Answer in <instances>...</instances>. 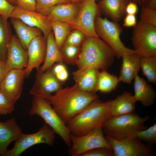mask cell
Here are the masks:
<instances>
[{"label":"cell","mask_w":156,"mask_h":156,"mask_svg":"<svg viewBox=\"0 0 156 156\" xmlns=\"http://www.w3.org/2000/svg\"><path fill=\"white\" fill-rule=\"evenodd\" d=\"M99 96L95 93L83 91L74 85L61 88L46 99L66 124Z\"/></svg>","instance_id":"1"},{"label":"cell","mask_w":156,"mask_h":156,"mask_svg":"<svg viewBox=\"0 0 156 156\" xmlns=\"http://www.w3.org/2000/svg\"><path fill=\"white\" fill-rule=\"evenodd\" d=\"M115 57L111 48L99 37L86 36L75 62L77 69L74 72L79 73L91 68L106 70Z\"/></svg>","instance_id":"2"},{"label":"cell","mask_w":156,"mask_h":156,"mask_svg":"<svg viewBox=\"0 0 156 156\" xmlns=\"http://www.w3.org/2000/svg\"><path fill=\"white\" fill-rule=\"evenodd\" d=\"M111 100L102 102L96 99L66 124L71 134L80 136L103 125L112 116L110 112Z\"/></svg>","instance_id":"3"},{"label":"cell","mask_w":156,"mask_h":156,"mask_svg":"<svg viewBox=\"0 0 156 156\" xmlns=\"http://www.w3.org/2000/svg\"><path fill=\"white\" fill-rule=\"evenodd\" d=\"M149 118L133 112L112 116L103 125L102 129L106 135L118 140L135 137L137 132L147 128L144 124Z\"/></svg>","instance_id":"4"},{"label":"cell","mask_w":156,"mask_h":156,"mask_svg":"<svg viewBox=\"0 0 156 156\" xmlns=\"http://www.w3.org/2000/svg\"><path fill=\"white\" fill-rule=\"evenodd\" d=\"M29 114L40 116L63 140L69 148L71 146V134L66 125L52 107L47 99L34 96Z\"/></svg>","instance_id":"5"},{"label":"cell","mask_w":156,"mask_h":156,"mask_svg":"<svg viewBox=\"0 0 156 156\" xmlns=\"http://www.w3.org/2000/svg\"><path fill=\"white\" fill-rule=\"evenodd\" d=\"M94 25L98 36L111 48L117 58L136 53L134 49L126 47L122 42L120 36L122 29L117 22L110 21L98 16L95 20Z\"/></svg>","instance_id":"6"},{"label":"cell","mask_w":156,"mask_h":156,"mask_svg":"<svg viewBox=\"0 0 156 156\" xmlns=\"http://www.w3.org/2000/svg\"><path fill=\"white\" fill-rule=\"evenodd\" d=\"M131 40L136 53L140 57L156 56V27L138 21Z\"/></svg>","instance_id":"7"},{"label":"cell","mask_w":156,"mask_h":156,"mask_svg":"<svg viewBox=\"0 0 156 156\" xmlns=\"http://www.w3.org/2000/svg\"><path fill=\"white\" fill-rule=\"evenodd\" d=\"M56 134L52 129L45 123L36 132L31 134L22 133L15 141L14 146L7 150L3 156H20L26 150L38 144L44 143L52 146Z\"/></svg>","instance_id":"8"},{"label":"cell","mask_w":156,"mask_h":156,"mask_svg":"<svg viewBox=\"0 0 156 156\" xmlns=\"http://www.w3.org/2000/svg\"><path fill=\"white\" fill-rule=\"evenodd\" d=\"M71 146L69 154L71 156H81L91 150L101 148L112 149L104 135L102 126H98L80 136L71 134Z\"/></svg>","instance_id":"9"},{"label":"cell","mask_w":156,"mask_h":156,"mask_svg":"<svg viewBox=\"0 0 156 156\" xmlns=\"http://www.w3.org/2000/svg\"><path fill=\"white\" fill-rule=\"evenodd\" d=\"M105 137L114 156H151L154 154L150 146L135 137L118 140L107 135Z\"/></svg>","instance_id":"10"},{"label":"cell","mask_w":156,"mask_h":156,"mask_svg":"<svg viewBox=\"0 0 156 156\" xmlns=\"http://www.w3.org/2000/svg\"><path fill=\"white\" fill-rule=\"evenodd\" d=\"M100 10L98 5L94 1L83 0L72 27L80 30L86 36L99 38L94 23L96 18L99 16Z\"/></svg>","instance_id":"11"},{"label":"cell","mask_w":156,"mask_h":156,"mask_svg":"<svg viewBox=\"0 0 156 156\" xmlns=\"http://www.w3.org/2000/svg\"><path fill=\"white\" fill-rule=\"evenodd\" d=\"M34 83L29 92L34 96L46 99L61 88V83L51 68L42 72L37 70Z\"/></svg>","instance_id":"12"},{"label":"cell","mask_w":156,"mask_h":156,"mask_svg":"<svg viewBox=\"0 0 156 156\" xmlns=\"http://www.w3.org/2000/svg\"><path fill=\"white\" fill-rule=\"evenodd\" d=\"M10 18H18L29 26L39 29L43 32L46 40L53 30L52 22L48 16L35 11H29L15 6Z\"/></svg>","instance_id":"13"},{"label":"cell","mask_w":156,"mask_h":156,"mask_svg":"<svg viewBox=\"0 0 156 156\" xmlns=\"http://www.w3.org/2000/svg\"><path fill=\"white\" fill-rule=\"evenodd\" d=\"M26 77L25 68L11 69L6 74L1 82L0 89L15 103L21 95Z\"/></svg>","instance_id":"14"},{"label":"cell","mask_w":156,"mask_h":156,"mask_svg":"<svg viewBox=\"0 0 156 156\" xmlns=\"http://www.w3.org/2000/svg\"><path fill=\"white\" fill-rule=\"evenodd\" d=\"M28 58L27 51L24 49L17 36L12 35L7 49L5 62L9 70L23 69L27 66Z\"/></svg>","instance_id":"15"},{"label":"cell","mask_w":156,"mask_h":156,"mask_svg":"<svg viewBox=\"0 0 156 156\" xmlns=\"http://www.w3.org/2000/svg\"><path fill=\"white\" fill-rule=\"evenodd\" d=\"M46 40L41 34L34 37L31 41L27 50L28 62L25 68L26 77H29L33 70H38L43 63L45 56Z\"/></svg>","instance_id":"16"},{"label":"cell","mask_w":156,"mask_h":156,"mask_svg":"<svg viewBox=\"0 0 156 156\" xmlns=\"http://www.w3.org/2000/svg\"><path fill=\"white\" fill-rule=\"evenodd\" d=\"M23 133L15 118L0 121V155L3 156L9 144L16 141Z\"/></svg>","instance_id":"17"},{"label":"cell","mask_w":156,"mask_h":156,"mask_svg":"<svg viewBox=\"0 0 156 156\" xmlns=\"http://www.w3.org/2000/svg\"><path fill=\"white\" fill-rule=\"evenodd\" d=\"M81 3H62L54 7L47 16L51 22L59 21L72 25L78 15Z\"/></svg>","instance_id":"18"},{"label":"cell","mask_w":156,"mask_h":156,"mask_svg":"<svg viewBox=\"0 0 156 156\" xmlns=\"http://www.w3.org/2000/svg\"><path fill=\"white\" fill-rule=\"evenodd\" d=\"M122 63L119 77V82L131 83L140 69V57L136 53L126 54L122 57Z\"/></svg>","instance_id":"19"},{"label":"cell","mask_w":156,"mask_h":156,"mask_svg":"<svg viewBox=\"0 0 156 156\" xmlns=\"http://www.w3.org/2000/svg\"><path fill=\"white\" fill-rule=\"evenodd\" d=\"M134 79V94L133 96L135 101L140 102L145 107L152 105L156 96L153 87L138 74Z\"/></svg>","instance_id":"20"},{"label":"cell","mask_w":156,"mask_h":156,"mask_svg":"<svg viewBox=\"0 0 156 156\" xmlns=\"http://www.w3.org/2000/svg\"><path fill=\"white\" fill-rule=\"evenodd\" d=\"M99 70L91 68L79 73L73 72L72 74L75 82V85L80 90L96 93Z\"/></svg>","instance_id":"21"},{"label":"cell","mask_w":156,"mask_h":156,"mask_svg":"<svg viewBox=\"0 0 156 156\" xmlns=\"http://www.w3.org/2000/svg\"><path fill=\"white\" fill-rule=\"evenodd\" d=\"M136 101L129 92L125 91L112 100L110 112L112 116H115L133 112L135 109Z\"/></svg>","instance_id":"22"},{"label":"cell","mask_w":156,"mask_h":156,"mask_svg":"<svg viewBox=\"0 0 156 156\" xmlns=\"http://www.w3.org/2000/svg\"><path fill=\"white\" fill-rule=\"evenodd\" d=\"M129 2L128 0H101L98 5L104 14L113 21L118 22L126 13Z\"/></svg>","instance_id":"23"},{"label":"cell","mask_w":156,"mask_h":156,"mask_svg":"<svg viewBox=\"0 0 156 156\" xmlns=\"http://www.w3.org/2000/svg\"><path fill=\"white\" fill-rule=\"evenodd\" d=\"M11 23L15 31L17 37L23 48L27 51L31 40L36 36L41 34L39 29L28 26L20 19L10 18Z\"/></svg>","instance_id":"24"},{"label":"cell","mask_w":156,"mask_h":156,"mask_svg":"<svg viewBox=\"0 0 156 156\" xmlns=\"http://www.w3.org/2000/svg\"><path fill=\"white\" fill-rule=\"evenodd\" d=\"M46 48L44 60L39 70L44 72L50 68L55 63H62L63 55L55 40L54 34L51 32L46 40Z\"/></svg>","instance_id":"25"},{"label":"cell","mask_w":156,"mask_h":156,"mask_svg":"<svg viewBox=\"0 0 156 156\" xmlns=\"http://www.w3.org/2000/svg\"><path fill=\"white\" fill-rule=\"evenodd\" d=\"M119 82L118 77L106 70L99 71L98 76L96 92L99 91L103 93L111 92L116 88Z\"/></svg>","instance_id":"26"},{"label":"cell","mask_w":156,"mask_h":156,"mask_svg":"<svg viewBox=\"0 0 156 156\" xmlns=\"http://www.w3.org/2000/svg\"><path fill=\"white\" fill-rule=\"evenodd\" d=\"M8 20L0 15V60L5 62L8 47L12 35Z\"/></svg>","instance_id":"27"},{"label":"cell","mask_w":156,"mask_h":156,"mask_svg":"<svg viewBox=\"0 0 156 156\" xmlns=\"http://www.w3.org/2000/svg\"><path fill=\"white\" fill-rule=\"evenodd\" d=\"M55 42L60 49L69 34L72 25L68 23L59 21L52 22Z\"/></svg>","instance_id":"28"},{"label":"cell","mask_w":156,"mask_h":156,"mask_svg":"<svg viewBox=\"0 0 156 156\" xmlns=\"http://www.w3.org/2000/svg\"><path fill=\"white\" fill-rule=\"evenodd\" d=\"M140 68L143 74L150 82L156 83V56L141 57L140 59Z\"/></svg>","instance_id":"29"},{"label":"cell","mask_w":156,"mask_h":156,"mask_svg":"<svg viewBox=\"0 0 156 156\" xmlns=\"http://www.w3.org/2000/svg\"><path fill=\"white\" fill-rule=\"evenodd\" d=\"M35 11L43 15L48 16L53 8L62 3H73L70 0H36Z\"/></svg>","instance_id":"30"},{"label":"cell","mask_w":156,"mask_h":156,"mask_svg":"<svg viewBox=\"0 0 156 156\" xmlns=\"http://www.w3.org/2000/svg\"><path fill=\"white\" fill-rule=\"evenodd\" d=\"M135 137L150 145L155 144L156 142V124L148 128L138 131Z\"/></svg>","instance_id":"31"},{"label":"cell","mask_w":156,"mask_h":156,"mask_svg":"<svg viewBox=\"0 0 156 156\" xmlns=\"http://www.w3.org/2000/svg\"><path fill=\"white\" fill-rule=\"evenodd\" d=\"M62 48L64 61L68 64H75L79 52V47L64 44Z\"/></svg>","instance_id":"32"},{"label":"cell","mask_w":156,"mask_h":156,"mask_svg":"<svg viewBox=\"0 0 156 156\" xmlns=\"http://www.w3.org/2000/svg\"><path fill=\"white\" fill-rule=\"evenodd\" d=\"M15 103L0 89V115L11 114L14 110Z\"/></svg>","instance_id":"33"},{"label":"cell","mask_w":156,"mask_h":156,"mask_svg":"<svg viewBox=\"0 0 156 156\" xmlns=\"http://www.w3.org/2000/svg\"><path fill=\"white\" fill-rule=\"evenodd\" d=\"M140 16L142 22L156 27V9L142 7Z\"/></svg>","instance_id":"34"},{"label":"cell","mask_w":156,"mask_h":156,"mask_svg":"<svg viewBox=\"0 0 156 156\" xmlns=\"http://www.w3.org/2000/svg\"><path fill=\"white\" fill-rule=\"evenodd\" d=\"M85 36L84 34L79 29H75L69 34L64 44L79 47L83 42Z\"/></svg>","instance_id":"35"},{"label":"cell","mask_w":156,"mask_h":156,"mask_svg":"<svg viewBox=\"0 0 156 156\" xmlns=\"http://www.w3.org/2000/svg\"><path fill=\"white\" fill-rule=\"evenodd\" d=\"M15 8L8 0H0V15L5 18H10Z\"/></svg>","instance_id":"36"},{"label":"cell","mask_w":156,"mask_h":156,"mask_svg":"<svg viewBox=\"0 0 156 156\" xmlns=\"http://www.w3.org/2000/svg\"><path fill=\"white\" fill-rule=\"evenodd\" d=\"M81 156H114V152L112 149L98 148L87 152Z\"/></svg>","instance_id":"37"},{"label":"cell","mask_w":156,"mask_h":156,"mask_svg":"<svg viewBox=\"0 0 156 156\" xmlns=\"http://www.w3.org/2000/svg\"><path fill=\"white\" fill-rule=\"evenodd\" d=\"M16 4L17 6L23 9L30 11H35L36 0H16Z\"/></svg>","instance_id":"38"},{"label":"cell","mask_w":156,"mask_h":156,"mask_svg":"<svg viewBox=\"0 0 156 156\" xmlns=\"http://www.w3.org/2000/svg\"><path fill=\"white\" fill-rule=\"evenodd\" d=\"M137 23L135 15L127 14L124 20L123 26L126 27L135 26Z\"/></svg>","instance_id":"39"},{"label":"cell","mask_w":156,"mask_h":156,"mask_svg":"<svg viewBox=\"0 0 156 156\" xmlns=\"http://www.w3.org/2000/svg\"><path fill=\"white\" fill-rule=\"evenodd\" d=\"M137 4L132 2L129 1L125 9V12L127 14L135 15L138 11Z\"/></svg>","instance_id":"40"},{"label":"cell","mask_w":156,"mask_h":156,"mask_svg":"<svg viewBox=\"0 0 156 156\" xmlns=\"http://www.w3.org/2000/svg\"><path fill=\"white\" fill-rule=\"evenodd\" d=\"M9 71L6 67L5 62L0 60V84Z\"/></svg>","instance_id":"41"},{"label":"cell","mask_w":156,"mask_h":156,"mask_svg":"<svg viewBox=\"0 0 156 156\" xmlns=\"http://www.w3.org/2000/svg\"><path fill=\"white\" fill-rule=\"evenodd\" d=\"M54 75L59 81L62 82L67 80L68 77V73L66 68Z\"/></svg>","instance_id":"42"},{"label":"cell","mask_w":156,"mask_h":156,"mask_svg":"<svg viewBox=\"0 0 156 156\" xmlns=\"http://www.w3.org/2000/svg\"><path fill=\"white\" fill-rule=\"evenodd\" d=\"M129 1L134 2L138 4L142 7H145L147 5L150 0H128Z\"/></svg>","instance_id":"43"},{"label":"cell","mask_w":156,"mask_h":156,"mask_svg":"<svg viewBox=\"0 0 156 156\" xmlns=\"http://www.w3.org/2000/svg\"><path fill=\"white\" fill-rule=\"evenodd\" d=\"M146 7L153 9H156V0H150Z\"/></svg>","instance_id":"44"},{"label":"cell","mask_w":156,"mask_h":156,"mask_svg":"<svg viewBox=\"0 0 156 156\" xmlns=\"http://www.w3.org/2000/svg\"><path fill=\"white\" fill-rule=\"evenodd\" d=\"M73 3H80L83 0H70Z\"/></svg>","instance_id":"45"},{"label":"cell","mask_w":156,"mask_h":156,"mask_svg":"<svg viewBox=\"0 0 156 156\" xmlns=\"http://www.w3.org/2000/svg\"><path fill=\"white\" fill-rule=\"evenodd\" d=\"M8 1L11 4H16V0H8Z\"/></svg>","instance_id":"46"},{"label":"cell","mask_w":156,"mask_h":156,"mask_svg":"<svg viewBox=\"0 0 156 156\" xmlns=\"http://www.w3.org/2000/svg\"><path fill=\"white\" fill-rule=\"evenodd\" d=\"M94 0V1H95V0Z\"/></svg>","instance_id":"47"}]
</instances>
